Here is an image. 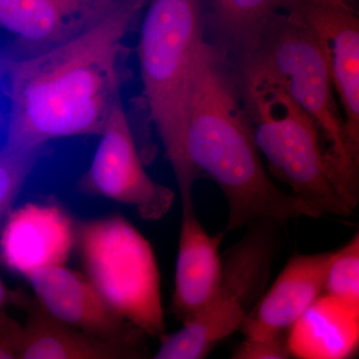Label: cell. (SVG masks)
<instances>
[{"mask_svg": "<svg viewBox=\"0 0 359 359\" xmlns=\"http://www.w3.org/2000/svg\"><path fill=\"white\" fill-rule=\"evenodd\" d=\"M122 0H0V27L18 39L30 57L69 41L100 22Z\"/></svg>", "mask_w": 359, "mask_h": 359, "instance_id": "10", "label": "cell"}, {"mask_svg": "<svg viewBox=\"0 0 359 359\" xmlns=\"http://www.w3.org/2000/svg\"><path fill=\"white\" fill-rule=\"evenodd\" d=\"M335 250L290 257L275 282L245 321L248 339L285 337L295 323L323 294Z\"/></svg>", "mask_w": 359, "mask_h": 359, "instance_id": "12", "label": "cell"}, {"mask_svg": "<svg viewBox=\"0 0 359 359\" xmlns=\"http://www.w3.org/2000/svg\"><path fill=\"white\" fill-rule=\"evenodd\" d=\"M283 0L202 1L204 41L233 67L241 69L261 55Z\"/></svg>", "mask_w": 359, "mask_h": 359, "instance_id": "14", "label": "cell"}, {"mask_svg": "<svg viewBox=\"0 0 359 359\" xmlns=\"http://www.w3.org/2000/svg\"><path fill=\"white\" fill-rule=\"evenodd\" d=\"M323 294L359 304V233L335 250L325 280Z\"/></svg>", "mask_w": 359, "mask_h": 359, "instance_id": "17", "label": "cell"}, {"mask_svg": "<svg viewBox=\"0 0 359 359\" xmlns=\"http://www.w3.org/2000/svg\"><path fill=\"white\" fill-rule=\"evenodd\" d=\"M226 233L211 235L201 223L193 199L182 201L172 308L182 323L218 294L223 278L222 242Z\"/></svg>", "mask_w": 359, "mask_h": 359, "instance_id": "13", "label": "cell"}, {"mask_svg": "<svg viewBox=\"0 0 359 359\" xmlns=\"http://www.w3.org/2000/svg\"><path fill=\"white\" fill-rule=\"evenodd\" d=\"M6 59H0V101H1V89L4 78H6Z\"/></svg>", "mask_w": 359, "mask_h": 359, "instance_id": "22", "label": "cell"}, {"mask_svg": "<svg viewBox=\"0 0 359 359\" xmlns=\"http://www.w3.org/2000/svg\"><path fill=\"white\" fill-rule=\"evenodd\" d=\"M256 61L282 84L316 124L327 148L330 180L344 203L355 212L359 204V163L349 149L344 116L327 65L308 28L283 8V2Z\"/></svg>", "mask_w": 359, "mask_h": 359, "instance_id": "5", "label": "cell"}, {"mask_svg": "<svg viewBox=\"0 0 359 359\" xmlns=\"http://www.w3.org/2000/svg\"><path fill=\"white\" fill-rule=\"evenodd\" d=\"M292 358L351 359L359 344V304L323 294L285 334Z\"/></svg>", "mask_w": 359, "mask_h": 359, "instance_id": "15", "label": "cell"}, {"mask_svg": "<svg viewBox=\"0 0 359 359\" xmlns=\"http://www.w3.org/2000/svg\"><path fill=\"white\" fill-rule=\"evenodd\" d=\"M27 318L21 327L18 359H142L139 351L116 346L66 327L25 297Z\"/></svg>", "mask_w": 359, "mask_h": 359, "instance_id": "16", "label": "cell"}, {"mask_svg": "<svg viewBox=\"0 0 359 359\" xmlns=\"http://www.w3.org/2000/svg\"><path fill=\"white\" fill-rule=\"evenodd\" d=\"M27 280L40 308L66 327L137 351L147 337L118 316L86 276L67 266L44 269Z\"/></svg>", "mask_w": 359, "mask_h": 359, "instance_id": "9", "label": "cell"}, {"mask_svg": "<svg viewBox=\"0 0 359 359\" xmlns=\"http://www.w3.org/2000/svg\"><path fill=\"white\" fill-rule=\"evenodd\" d=\"M235 71L250 136L271 175L320 217H353L330 180L316 124L259 61Z\"/></svg>", "mask_w": 359, "mask_h": 359, "instance_id": "3", "label": "cell"}, {"mask_svg": "<svg viewBox=\"0 0 359 359\" xmlns=\"http://www.w3.org/2000/svg\"><path fill=\"white\" fill-rule=\"evenodd\" d=\"M21 327L6 313L0 316V359H18Z\"/></svg>", "mask_w": 359, "mask_h": 359, "instance_id": "20", "label": "cell"}, {"mask_svg": "<svg viewBox=\"0 0 359 359\" xmlns=\"http://www.w3.org/2000/svg\"><path fill=\"white\" fill-rule=\"evenodd\" d=\"M25 299V297H23V295L11 292V290L6 287V283L2 282L1 278H0V316L6 313H4V309H6L7 306L13 304H22Z\"/></svg>", "mask_w": 359, "mask_h": 359, "instance_id": "21", "label": "cell"}, {"mask_svg": "<svg viewBox=\"0 0 359 359\" xmlns=\"http://www.w3.org/2000/svg\"><path fill=\"white\" fill-rule=\"evenodd\" d=\"M86 278L123 320L147 337H166L159 266L150 242L119 214L76 229Z\"/></svg>", "mask_w": 359, "mask_h": 359, "instance_id": "6", "label": "cell"}, {"mask_svg": "<svg viewBox=\"0 0 359 359\" xmlns=\"http://www.w3.org/2000/svg\"><path fill=\"white\" fill-rule=\"evenodd\" d=\"M233 359H292V356L285 337L264 339L245 337Z\"/></svg>", "mask_w": 359, "mask_h": 359, "instance_id": "19", "label": "cell"}, {"mask_svg": "<svg viewBox=\"0 0 359 359\" xmlns=\"http://www.w3.org/2000/svg\"><path fill=\"white\" fill-rule=\"evenodd\" d=\"M146 6L142 0H122L110 15L69 41L30 57L6 58L9 110L2 150L99 136L121 100L124 41Z\"/></svg>", "mask_w": 359, "mask_h": 359, "instance_id": "1", "label": "cell"}, {"mask_svg": "<svg viewBox=\"0 0 359 359\" xmlns=\"http://www.w3.org/2000/svg\"><path fill=\"white\" fill-rule=\"evenodd\" d=\"M41 149L0 150V219L11 211L34 169Z\"/></svg>", "mask_w": 359, "mask_h": 359, "instance_id": "18", "label": "cell"}, {"mask_svg": "<svg viewBox=\"0 0 359 359\" xmlns=\"http://www.w3.org/2000/svg\"><path fill=\"white\" fill-rule=\"evenodd\" d=\"M76 241L67 212L52 203H28L7 217L0 233V259L29 278L44 269L65 266Z\"/></svg>", "mask_w": 359, "mask_h": 359, "instance_id": "11", "label": "cell"}, {"mask_svg": "<svg viewBox=\"0 0 359 359\" xmlns=\"http://www.w3.org/2000/svg\"><path fill=\"white\" fill-rule=\"evenodd\" d=\"M99 136L91 164L78 183L79 190L131 205L148 221L166 216L176 195L146 172L121 100L115 104Z\"/></svg>", "mask_w": 359, "mask_h": 359, "instance_id": "7", "label": "cell"}, {"mask_svg": "<svg viewBox=\"0 0 359 359\" xmlns=\"http://www.w3.org/2000/svg\"><path fill=\"white\" fill-rule=\"evenodd\" d=\"M146 7L137 51L143 95L181 200L189 199L200 177L187 157L185 128L194 61L204 42L202 1L154 0Z\"/></svg>", "mask_w": 359, "mask_h": 359, "instance_id": "4", "label": "cell"}, {"mask_svg": "<svg viewBox=\"0 0 359 359\" xmlns=\"http://www.w3.org/2000/svg\"><path fill=\"white\" fill-rule=\"evenodd\" d=\"M185 148L198 175L209 177L223 193L226 233L259 219L285 224L302 217L321 218L269 176L245 121L237 73L205 41L194 61Z\"/></svg>", "mask_w": 359, "mask_h": 359, "instance_id": "2", "label": "cell"}, {"mask_svg": "<svg viewBox=\"0 0 359 359\" xmlns=\"http://www.w3.org/2000/svg\"><path fill=\"white\" fill-rule=\"evenodd\" d=\"M308 28L323 54L339 97L351 155L359 163V18L344 0H283Z\"/></svg>", "mask_w": 359, "mask_h": 359, "instance_id": "8", "label": "cell"}]
</instances>
